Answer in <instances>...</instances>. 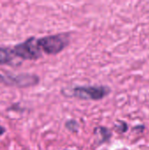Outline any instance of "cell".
Listing matches in <instances>:
<instances>
[{
	"mask_svg": "<svg viewBox=\"0 0 149 150\" xmlns=\"http://www.w3.org/2000/svg\"><path fill=\"white\" fill-rule=\"evenodd\" d=\"M70 42L69 33H58L38 39V43L47 54L54 55L66 48Z\"/></svg>",
	"mask_w": 149,
	"mask_h": 150,
	"instance_id": "cell-1",
	"label": "cell"
},
{
	"mask_svg": "<svg viewBox=\"0 0 149 150\" xmlns=\"http://www.w3.org/2000/svg\"><path fill=\"white\" fill-rule=\"evenodd\" d=\"M111 92V88L105 85L76 86L71 90V97L81 100L98 101L107 97Z\"/></svg>",
	"mask_w": 149,
	"mask_h": 150,
	"instance_id": "cell-2",
	"label": "cell"
},
{
	"mask_svg": "<svg viewBox=\"0 0 149 150\" xmlns=\"http://www.w3.org/2000/svg\"><path fill=\"white\" fill-rule=\"evenodd\" d=\"M41 48L38 43V39L34 37H30L22 43L17 44L13 49L12 53L14 55L23 59V60H37L41 57Z\"/></svg>",
	"mask_w": 149,
	"mask_h": 150,
	"instance_id": "cell-3",
	"label": "cell"
},
{
	"mask_svg": "<svg viewBox=\"0 0 149 150\" xmlns=\"http://www.w3.org/2000/svg\"><path fill=\"white\" fill-rule=\"evenodd\" d=\"M0 83L18 88H28L37 85L40 83V77L30 73H21L18 75L0 73Z\"/></svg>",
	"mask_w": 149,
	"mask_h": 150,
	"instance_id": "cell-4",
	"label": "cell"
},
{
	"mask_svg": "<svg viewBox=\"0 0 149 150\" xmlns=\"http://www.w3.org/2000/svg\"><path fill=\"white\" fill-rule=\"evenodd\" d=\"M93 135H94V140H95L96 145L100 146L105 142H108L111 140L112 134L109 128L100 126V127H97L94 128Z\"/></svg>",
	"mask_w": 149,
	"mask_h": 150,
	"instance_id": "cell-5",
	"label": "cell"
},
{
	"mask_svg": "<svg viewBox=\"0 0 149 150\" xmlns=\"http://www.w3.org/2000/svg\"><path fill=\"white\" fill-rule=\"evenodd\" d=\"M13 53L12 50L7 47H0V65L8 64L12 62L13 60Z\"/></svg>",
	"mask_w": 149,
	"mask_h": 150,
	"instance_id": "cell-6",
	"label": "cell"
},
{
	"mask_svg": "<svg viewBox=\"0 0 149 150\" xmlns=\"http://www.w3.org/2000/svg\"><path fill=\"white\" fill-rule=\"evenodd\" d=\"M113 129L118 134H125L128 130V125L126 121L119 120L113 125Z\"/></svg>",
	"mask_w": 149,
	"mask_h": 150,
	"instance_id": "cell-7",
	"label": "cell"
},
{
	"mask_svg": "<svg viewBox=\"0 0 149 150\" xmlns=\"http://www.w3.org/2000/svg\"><path fill=\"white\" fill-rule=\"evenodd\" d=\"M65 127L71 133H77L79 131V124L76 120H68L65 122Z\"/></svg>",
	"mask_w": 149,
	"mask_h": 150,
	"instance_id": "cell-8",
	"label": "cell"
},
{
	"mask_svg": "<svg viewBox=\"0 0 149 150\" xmlns=\"http://www.w3.org/2000/svg\"><path fill=\"white\" fill-rule=\"evenodd\" d=\"M139 131V133H142L145 130V126L144 125H138L133 128V131Z\"/></svg>",
	"mask_w": 149,
	"mask_h": 150,
	"instance_id": "cell-9",
	"label": "cell"
},
{
	"mask_svg": "<svg viewBox=\"0 0 149 150\" xmlns=\"http://www.w3.org/2000/svg\"><path fill=\"white\" fill-rule=\"evenodd\" d=\"M4 132H5V128L3 127L2 126H0V136L3 135V134H4Z\"/></svg>",
	"mask_w": 149,
	"mask_h": 150,
	"instance_id": "cell-10",
	"label": "cell"
},
{
	"mask_svg": "<svg viewBox=\"0 0 149 150\" xmlns=\"http://www.w3.org/2000/svg\"><path fill=\"white\" fill-rule=\"evenodd\" d=\"M64 150H71V149H64Z\"/></svg>",
	"mask_w": 149,
	"mask_h": 150,
	"instance_id": "cell-11",
	"label": "cell"
}]
</instances>
